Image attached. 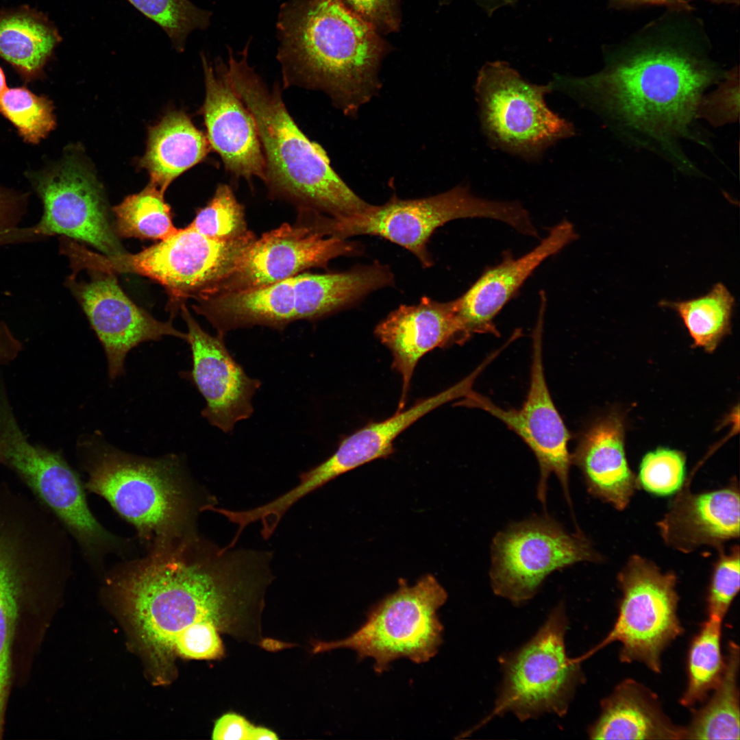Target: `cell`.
<instances>
[{
    "mask_svg": "<svg viewBox=\"0 0 740 740\" xmlns=\"http://www.w3.org/2000/svg\"><path fill=\"white\" fill-rule=\"evenodd\" d=\"M689 11L670 12L605 49L604 66L587 77L550 82L598 114L630 143L650 149L685 173L698 169L680 143L695 138L705 92L727 72L712 60L702 23Z\"/></svg>",
    "mask_w": 740,
    "mask_h": 740,
    "instance_id": "6da1fadb",
    "label": "cell"
},
{
    "mask_svg": "<svg viewBox=\"0 0 740 740\" xmlns=\"http://www.w3.org/2000/svg\"><path fill=\"white\" fill-rule=\"evenodd\" d=\"M147 550L106 579L143 645L160 663L221 658L219 632L263 590L259 554L219 547L198 532Z\"/></svg>",
    "mask_w": 740,
    "mask_h": 740,
    "instance_id": "7a4b0ae2",
    "label": "cell"
},
{
    "mask_svg": "<svg viewBox=\"0 0 740 740\" xmlns=\"http://www.w3.org/2000/svg\"><path fill=\"white\" fill-rule=\"evenodd\" d=\"M276 28L284 88L323 91L350 116L378 92L391 46L343 0H288Z\"/></svg>",
    "mask_w": 740,
    "mask_h": 740,
    "instance_id": "3957f363",
    "label": "cell"
},
{
    "mask_svg": "<svg viewBox=\"0 0 740 740\" xmlns=\"http://www.w3.org/2000/svg\"><path fill=\"white\" fill-rule=\"evenodd\" d=\"M249 41L241 56L228 48L215 66L252 114L266 162L265 183L273 198L340 219L371 204L360 198L330 165L325 150L310 140L288 113L278 84L269 86L248 62Z\"/></svg>",
    "mask_w": 740,
    "mask_h": 740,
    "instance_id": "277c9868",
    "label": "cell"
},
{
    "mask_svg": "<svg viewBox=\"0 0 740 740\" xmlns=\"http://www.w3.org/2000/svg\"><path fill=\"white\" fill-rule=\"evenodd\" d=\"M78 449L86 491L105 499L147 549L197 532L199 513L215 505L176 455H133L95 437Z\"/></svg>",
    "mask_w": 740,
    "mask_h": 740,
    "instance_id": "5b68a950",
    "label": "cell"
},
{
    "mask_svg": "<svg viewBox=\"0 0 740 740\" xmlns=\"http://www.w3.org/2000/svg\"><path fill=\"white\" fill-rule=\"evenodd\" d=\"M255 240L249 230L236 239L219 241L188 225L136 254L107 256L65 237L60 238V251L69 259L73 273H130L158 282L169 295L171 309L175 310L188 298L206 296L234 272Z\"/></svg>",
    "mask_w": 740,
    "mask_h": 740,
    "instance_id": "8992f818",
    "label": "cell"
},
{
    "mask_svg": "<svg viewBox=\"0 0 740 740\" xmlns=\"http://www.w3.org/2000/svg\"><path fill=\"white\" fill-rule=\"evenodd\" d=\"M0 464L26 484L77 543L95 570L109 554L121 556L131 541L106 530L92 513L84 483L59 453L29 441L21 430L4 383H0Z\"/></svg>",
    "mask_w": 740,
    "mask_h": 740,
    "instance_id": "52a82bcc",
    "label": "cell"
},
{
    "mask_svg": "<svg viewBox=\"0 0 740 740\" xmlns=\"http://www.w3.org/2000/svg\"><path fill=\"white\" fill-rule=\"evenodd\" d=\"M474 217L500 221L525 236L537 234L528 212L520 203L478 197L466 186L426 198L392 197L384 205H371L357 215L331 217L330 227L333 236L343 239L357 235L383 237L407 249L423 267H429L433 261L427 245L434 230L452 220Z\"/></svg>",
    "mask_w": 740,
    "mask_h": 740,
    "instance_id": "ba28073f",
    "label": "cell"
},
{
    "mask_svg": "<svg viewBox=\"0 0 740 740\" xmlns=\"http://www.w3.org/2000/svg\"><path fill=\"white\" fill-rule=\"evenodd\" d=\"M447 599L445 589L432 574L421 576L412 586L400 579L398 589L369 610L357 630L343 639L317 642L314 652L349 648L360 659L373 658L378 673L400 658L426 663L443 642V627L437 612Z\"/></svg>",
    "mask_w": 740,
    "mask_h": 740,
    "instance_id": "9c48e42d",
    "label": "cell"
},
{
    "mask_svg": "<svg viewBox=\"0 0 740 740\" xmlns=\"http://www.w3.org/2000/svg\"><path fill=\"white\" fill-rule=\"evenodd\" d=\"M483 133L494 147L536 161L559 140L576 134L574 125L548 108L550 83L524 79L502 61L486 63L474 86Z\"/></svg>",
    "mask_w": 740,
    "mask_h": 740,
    "instance_id": "30bf717a",
    "label": "cell"
},
{
    "mask_svg": "<svg viewBox=\"0 0 740 740\" xmlns=\"http://www.w3.org/2000/svg\"><path fill=\"white\" fill-rule=\"evenodd\" d=\"M567 623L560 604L527 643L500 657L503 678L492 716L511 713L526 721L567 712L583 680L581 658H569L566 652Z\"/></svg>",
    "mask_w": 740,
    "mask_h": 740,
    "instance_id": "8fae6325",
    "label": "cell"
},
{
    "mask_svg": "<svg viewBox=\"0 0 740 740\" xmlns=\"http://www.w3.org/2000/svg\"><path fill=\"white\" fill-rule=\"evenodd\" d=\"M676 576L663 573L652 562L632 556L618 575L622 592L613 628L593 652L618 641L619 658L661 669L664 650L683 632L678 617Z\"/></svg>",
    "mask_w": 740,
    "mask_h": 740,
    "instance_id": "7c38bea8",
    "label": "cell"
},
{
    "mask_svg": "<svg viewBox=\"0 0 740 740\" xmlns=\"http://www.w3.org/2000/svg\"><path fill=\"white\" fill-rule=\"evenodd\" d=\"M599 560L581 533H569L547 515L536 516L508 526L493 538L491 584L496 595L520 605L533 597L552 572Z\"/></svg>",
    "mask_w": 740,
    "mask_h": 740,
    "instance_id": "4fadbf2b",
    "label": "cell"
},
{
    "mask_svg": "<svg viewBox=\"0 0 740 740\" xmlns=\"http://www.w3.org/2000/svg\"><path fill=\"white\" fill-rule=\"evenodd\" d=\"M299 215L297 223H284L256 238L234 272L208 296L276 283L358 252L356 244L329 234L326 215L303 208Z\"/></svg>",
    "mask_w": 740,
    "mask_h": 740,
    "instance_id": "5bb4252c",
    "label": "cell"
},
{
    "mask_svg": "<svg viewBox=\"0 0 740 740\" xmlns=\"http://www.w3.org/2000/svg\"><path fill=\"white\" fill-rule=\"evenodd\" d=\"M42 204L35 224L25 226L29 242L60 236L88 244L107 256L125 252L109 219L99 183L77 160H64L34 180Z\"/></svg>",
    "mask_w": 740,
    "mask_h": 740,
    "instance_id": "9a60e30c",
    "label": "cell"
},
{
    "mask_svg": "<svg viewBox=\"0 0 740 740\" xmlns=\"http://www.w3.org/2000/svg\"><path fill=\"white\" fill-rule=\"evenodd\" d=\"M545 304H540L532 332V357L529 391L519 409H504L472 391L458 404L480 408L502 421L528 445L540 469L538 499L545 505L547 481L552 473L558 479L566 500L571 504L569 477L571 464L568 450L569 432L548 389L543 363V330Z\"/></svg>",
    "mask_w": 740,
    "mask_h": 740,
    "instance_id": "2e32d148",
    "label": "cell"
},
{
    "mask_svg": "<svg viewBox=\"0 0 740 740\" xmlns=\"http://www.w3.org/2000/svg\"><path fill=\"white\" fill-rule=\"evenodd\" d=\"M86 271L88 280H79L72 273L66 278V285L101 343L110 379L123 373L127 354L140 343L164 336L186 340V334L176 330L171 321H158L136 306L121 289L115 274Z\"/></svg>",
    "mask_w": 740,
    "mask_h": 740,
    "instance_id": "e0dca14e",
    "label": "cell"
},
{
    "mask_svg": "<svg viewBox=\"0 0 740 740\" xmlns=\"http://www.w3.org/2000/svg\"><path fill=\"white\" fill-rule=\"evenodd\" d=\"M57 563L25 523L0 515V735L10 678L11 649L21 608Z\"/></svg>",
    "mask_w": 740,
    "mask_h": 740,
    "instance_id": "ac0fdd59",
    "label": "cell"
},
{
    "mask_svg": "<svg viewBox=\"0 0 740 740\" xmlns=\"http://www.w3.org/2000/svg\"><path fill=\"white\" fill-rule=\"evenodd\" d=\"M180 309L192 353L193 368L187 375L206 402L201 415L213 426L231 432L237 422L251 416L252 398L261 382L246 374L227 349L224 335H210L184 304Z\"/></svg>",
    "mask_w": 740,
    "mask_h": 740,
    "instance_id": "d6986e66",
    "label": "cell"
},
{
    "mask_svg": "<svg viewBox=\"0 0 740 740\" xmlns=\"http://www.w3.org/2000/svg\"><path fill=\"white\" fill-rule=\"evenodd\" d=\"M374 334L390 350L392 368L402 379L397 411L404 407L420 358L437 347L464 344L471 336L458 315L457 299L441 302L427 297L417 304L402 305L391 312L378 324Z\"/></svg>",
    "mask_w": 740,
    "mask_h": 740,
    "instance_id": "ffe728a7",
    "label": "cell"
},
{
    "mask_svg": "<svg viewBox=\"0 0 740 740\" xmlns=\"http://www.w3.org/2000/svg\"><path fill=\"white\" fill-rule=\"evenodd\" d=\"M471 381L459 382L430 397L423 399L406 410L397 411L389 418L368 423L343 439L336 452L321 464L303 472L299 483L284 494L290 505L336 477L371 461L385 458L394 452L395 439L423 416L450 401L467 396Z\"/></svg>",
    "mask_w": 740,
    "mask_h": 740,
    "instance_id": "44dd1931",
    "label": "cell"
},
{
    "mask_svg": "<svg viewBox=\"0 0 740 740\" xmlns=\"http://www.w3.org/2000/svg\"><path fill=\"white\" fill-rule=\"evenodd\" d=\"M201 58L206 85L201 111L211 148L232 175L264 182L266 162L252 114L204 53Z\"/></svg>",
    "mask_w": 740,
    "mask_h": 740,
    "instance_id": "7402d4cb",
    "label": "cell"
},
{
    "mask_svg": "<svg viewBox=\"0 0 740 740\" xmlns=\"http://www.w3.org/2000/svg\"><path fill=\"white\" fill-rule=\"evenodd\" d=\"M578 236L574 225L563 220L529 252L518 258L505 254L501 262L486 269L457 299L458 315L468 333L498 336L493 322L497 314L541 263Z\"/></svg>",
    "mask_w": 740,
    "mask_h": 740,
    "instance_id": "603a6c76",
    "label": "cell"
},
{
    "mask_svg": "<svg viewBox=\"0 0 740 740\" xmlns=\"http://www.w3.org/2000/svg\"><path fill=\"white\" fill-rule=\"evenodd\" d=\"M739 494L735 486L693 493L682 489L658 526L664 541L682 552L719 546L739 536Z\"/></svg>",
    "mask_w": 740,
    "mask_h": 740,
    "instance_id": "cb8c5ba5",
    "label": "cell"
},
{
    "mask_svg": "<svg viewBox=\"0 0 740 740\" xmlns=\"http://www.w3.org/2000/svg\"><path fill=\"white\" fill-rule=\"evenodd\" d=\"M571 457L593 495L619 510L628 506L637 481L626 458L624 426L619 416L595 422L582 434Z\"/></svg>",
    "mask_w": 740,
    "mask_h": 740,
    "instance_id": "d4e9b609",
    "label": "cell"
},
{
    "mask_svg": "<svg viewBox=\"0 0 740 740\" xmlns=\"http://www.w3.org/2000/svg\"><path fill=\"white\" fill-rule=\"evenodd\" d=\"M294 277L271 284L197 299L193 308L225 335L230 330L262 325L282 330L295 319Z\"/></svg>",
    "mask_w": 740,
    "mask_h": 740,
    "instance_id": "484cf974",
    "label": "cell"
},
{
    "mask_svg": "<svg viewBox=\"0 0 740 740\" xmlns=\"http://www.w3.org/2000/svg\"><path fill=\"white\" fill-rule=\"evenodd\" d=\"M589 735L592 739H683L684 728L669 720L652 691L628 679L602 702Z\"/></svg>",
    "mask_w": 740,
    "mask_h": 740,
    "instance_id": "4316f807",
    "label": "cell"
},
{
    "mask_svg": "<svg viewBox=\"0 0 740 740\" xmlns=\"http://www.w3.org/2000/svg\"><path fill=\"white\" fill-rule=\"evenodd\" d=\"M390 269L380 264L348 271L294 277L295 319L314 320L393 283Z\"/></svg>",
    "mask_w": 740,
    "mask_h": 740,
    "instance_id": "83f0119b",
    "label": "cell"
},
{
    "mask_svg": "<svg viewBox=\"0 0 740 740\" xmlns=\"http://www.w3.org/2000/svg\"><path fill=\"white\" fill-rule=\"evenodd\" d=\"M210 148L207 137L185 113L172 112L149 130L141 165L150 175V184L164 193L175 178L203 160Z\"/></svg>",
    "mask_w": 740,
    "mask_h": 740,
    "instance_id": "f1b7e54d",
    "label": "cell"
},
{
    "mask_svg": "<svg viewBox=\"0 0 740 740\" xmlns=\"http://www.w3.org/2000/svg\"><path fill=\"white\" fill-rule=\"evenodd\" d=\"M61 40L43 13L28 6L0 10V57L22 73H39Z\"/></svg>",
    "mask_w": 740,
    "mask_h": 740,
    "instance_id": "f546056e",
    "label": "cell"
},
{
    "mask_svg": "<svg viewBox=\"0 0 740 740\" xmlns=\"http://www.w3.org/2000/svg\"><path fill=\"white\" fill-rule=\"evenodd\" d=\"M739 668V648L734 642H730L723 670L713 689V695L684 728V739H740Z\"/></svg>",
    "mask_w": 740,
    "mask_h": 740,
    "instance_id": "4dcf8cb0",
    "label": "cell"
},
{
    "mask_svg": "<svg viewBox=\"0 0 740 740\" xmlns=\"http://www.w3.org/2000/svg\"><path fill=\"white\" fill-rule=\"evenodd\" d=\"M735 303L728 288L717 282L702 296L683 301L663 300L659 306L674 310L694 344L711 352L730 330Z\"/></svg>",
    "mask_w": 740,
    "mask_h": 740,
    "instance_id": "1f68e13d",
    "label": "cell"
},
{
    "mask_svg": "<svg viewBox=\"0 0 740 740\" xmlns=\"http://www.w3.org/2000/svg\"><path fill=\"white\" fill-rule=\"evenodd\" d=\"M164 193L150 184L139 193L127 197L112 208L115 233L121 237L163 240L177 229Z\"/></svg>",
    "mask_w": 740,
    "mask_h": 740,
    "instance_id": "d6a6232c",
    "label": "cell"
},
{
    "mask_svg": "<svg viewBox=\"0 0 740 740\" xmlns=\"http://www.w3.org/2000/svg\"><path fill=\"white\" fill-rule=\"evenodd\" d=\"M722 619L708 616L693 640L688 656V683L680 699L685 706L703 700L717 684L724 667L721 651Z\"/></svg>",
    "mask_w": 740,
    "mask_h": 740,
    "instance_id": "836d02e7",
    "label": "cell"
},
{
    "mask_svg": "<svg viewBox=\"0 0 740 740\" xmlns=\"http://www.w3.org/2000/svg\"><path fill=\"white\" fill-rule=\"evenodd\" d=\"M138 12L156 23L169 38L173 48L184 50L188 35L205 29L212 12L199 8L190 0H126Z\"/></svg>",
    "mask_w": 740,
    "mask_h": 740,
    "instance_id": "e575fe53",
    "label": "cell"
},
{
    "mask_svg": "<svg viewBox=\"0 0 740 740\" xmlns=\"http://www.w3.org/2000/svg\"><path fill=\"white\" fill-rule=\"evenodd\" d=\"M0 113L31 143L40 142L56 125L49 100L23 87L7 88L0 95Z\"/></svg>",
    "mask_w": 740,
    "mask_h": 740,
    "instance_id": "d590c367",
    "label": "cell"
},
{
    "mask_svg": "<svg viewBox=\"0 0 740 740\" xmlns=\"http://www.w3.org/2000/svg\"><path fill=\"white\" fill-rule=\"evenodd\" d=\"M189 225L206 237L219 241L236 239L249 231L243 206L231 187L225 184L217 186L212 197L197 210Z\"/></svg>",
    "mask_w": 740,
    "mask_h": 740,
    "instance_id": "8d00e7d4",
    "label": "cell"
},
{
    "mask_svg": "<svg viewBox=\"0 0 740 740\" xmlns=\"http://www.w3.org/2000/svg\"><path fill=\"white\" fill-rule=\"evenodd\" d=\"M685 459L676 450L658 449L643 458L638 482L651 493L665 495L678 491L684 481Z\"/></svg>",
    "mask_w": 740,
    "mask_h": 740,
    "instance_id": "74e56055",
    "label": "cell"
},
{
    "mask_svg": "<svg viewBox=\"0 0 740 740\" xmlns=\"http://www.w3.org/2000/svg\"><path fill=\"white\" fill-rule=\"evenodd\" d=\"M739 550L734 547L730 553L722 554L714 571L707 598L708 616L724 619L739 592Z\"/></svg>",
    "mask_w": 740,
    "mask_h": 740,
    "instance_id": "f35d334b",
    "label": "cell"
},
{
    "mask_svg": "<svg viewBox=\"0 0 740 740\" xmlns=\"http://www.w3.org/2000/svg\"><path fill=\"white\" fill-rule=\"evenodd\" d=\"M738 70L728 71L726 77L719 83V88L704 99L700 117L719 125L734 121L739 114Z\"/></svg>",
    "mask_w": 740,
    "mask_h": 740,
    "instance_id": "ab89813d",
    "label": "cell"
},
{
    "mask_svg": "<svg viewBox=\"0 0 740 740\" xmlns=\"http://www.w3.org/2000/svg\"><path fill=\"white\" fill-rule=\"evenodd\" d=\"M380 34L397 32L401 24V0H343Z\"/></svg>",
    "mask_w": 740,
    "mask_h": 740,
    "instance_id": "60d3db41",
    "label": "cell"
},
{
    "mask_svg": "<svg viewBox=\"0 0 740 740\" xmlns=\"http://www.w3.org/2000/svg\"><path fill=\"white\" fill-rule=\"evenodd\" d=\"M24 203L23 198L0 190V248L27 243L21 225L25 214Z\"/></svg>",
    "mask_w": 740,
    "mask_h": 740,
    "instance_id": "b9f144b4",
    "label": "cell"
},
{
    "mask_svg": "<svg viewBox=\"0 0 740 740\" xmlns=\"http://www.w3.org/2000/svg\"><path fill=\"white\" fill-rule=\"evenodd\" d=\"M214 740H276L277 735L272 730L255 726L244 717L236 713H226L215 722L212 732Z\"/></svg>",
    "mask_w": 740,
    "mask_h": 740,
    "instance_id": "7bdbcfd3",
    "label": "cell"
},
{
    "mask_svg": "<svg viewBox=\"0 0 740 740\" xmlns=\"http://www.w3.org/2000/svg\"><path fill=\"white\" fill-rule=\"evenodd\" d=\"M692 0H608L615 8H630L643 5H665L669 10L691 11ZM717 3L739 4V0H707Z\"/></svg>",
    "mask_w": 740,
    "mask_h": 740,
    "instance_id": "ee69618b",
    "label": "cell"
},
{
    "mask_svg": "<svg viewBox=\"0 0 740 740\" xmlns=\"http://www.w3.org/2000/svg\"><path fill=\"white\" fill-rule=\"evenodd\" d=\"M21 351V341L4 321H0V366L14 360Z\"/></svg>",
    "mask_w": 740,
    "mask_h": 740,
    "instance_id": "f6af8a7d",
    "label": "cell"
},
{
    "mask_svg": "<svg viewBox=\"0 0 740 740\" xmlns=\"http://www.w3.org/2000/svg\"><path fill=\"white\" fill-rule=\"evenodd\" d=\"M452 0H440L443 3H449ZM516 0H476L482 6L489 12H492L496 8L514 2Z\"/></svg>",
    "mask_w": 740,
    "mask_h": 740,
    "instance_id": "bcb514c9",
    "label": "cell"
},
{
    "mask_svg": "<svg viewBox=\"0 0 740 740\" xmlns=\"http://www.w3.org/2000/svg\"><path fill=\"white\" fill-rule=\"evenodd\" d=\"M7 88L5 75L0 67V95Z\"/></svg>",
    "mask_w": 740,
    "mask_h": 740,
    "instance_id": "7dc6e473",
    "label": "cell"
}]
</instances>
